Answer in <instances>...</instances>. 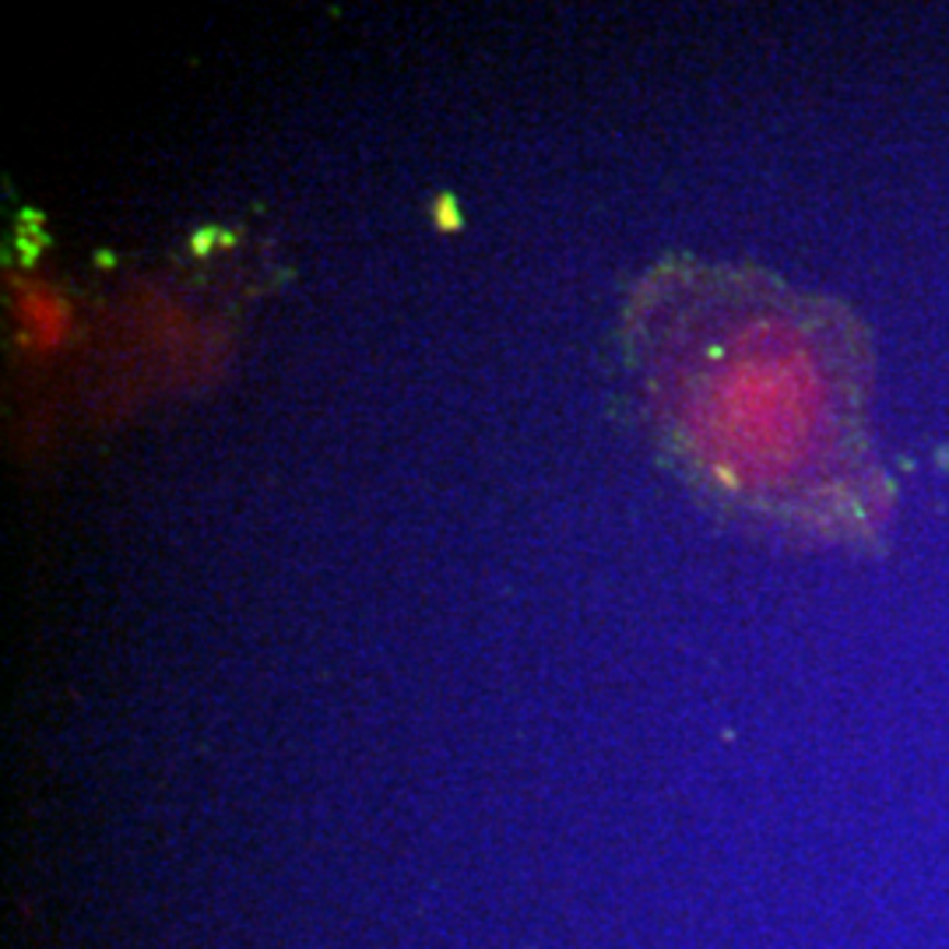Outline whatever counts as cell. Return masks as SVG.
<instances>
[{
	"mask_svg": "<svg viewBox=\"0 0 949 949\" xmlns=\"http://www.w3.org/2000/svg\"><path fill=\"white\" fill-rule=\"evenodd\" d=\"M22 316H25V324H28L32 335H36L39 345L57 341V335L63 331V310H60L57 299L46 296V292H25L22 296Z\"/></svg>",
	"mask_w": 949,
	"mask_h": 949,
	"instance_id": "7a4b0ae2",
	"label": "cell"
},
{
	"mask_svg": "<svg viewBox=\"0 0 949 949\" xmlns=\"http://www.w3.org/2000/svg\"><path fill=\"white\" fill-rule=\"evenodd\" d=\"M623 338L689 479L809 542H882L897 493L873 436V338L851 307L749 264L669 257L633 289Z\"/></svg>",
	"mask_w": 949,
	"mask_h": 949,
	"instance_id": "6da1fadb",
	"label": "cell"
}]
</instances>
